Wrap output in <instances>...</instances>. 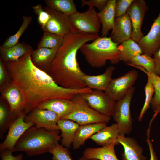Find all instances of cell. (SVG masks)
I'll return each mask as SVG.
<instances>
[{"instance_id":"obj_1","label":"cell","mask_w":160,"mask_h":160,"mask_svg":"<svg viewBox=\"0 0 160 160\" xmlns=\"http://www.w3.org/2000/svg\"><path fill=\"white\" fill-rule=\"evenodd\" d=\"M32 51L16 61L4 62L11 81L23 96V112L25 116L47 100L56 98L72 100L77 95L91 91L87 87L73 89L59 85L48 74L33 64L31 57Z\"/></svg>"},{"instance_id":"obj_2","label":"cell","mask_w":160,"mask_h":160,"mask_svg":"<svg viewBox=\"0 0 160 160\" xmlns=\"http://www.w3.org/2000/svg\"><path fill=\"white\" fill-rule=\"evenodd\" d=\"M100 37L98 34L71 33L64 37L47 73L63 87L80 89L87 87L82 78L85 73L79 67L77 53L83 45Z\"/></svg>"},{"instance_id":"obj_3","label":"cell","mask_w":160,"mask_h":160,"mask_svg":"<svg viewBox=\"0 0 160 160\" xmlns=\"http://www.w3.org/2000/svg\"><path fill=\"white\" fill-rule=\"evenodd\" d=\"M60 130L39 127L35 125L27 129L16 143L13 152H25L29 156L43 154L59 143Z\"/></svg>"},{"instance_id":"obj_4","label":"cell","mask_w":160,"mask_h":160,"mask_svg":"<svg viewBox=\"0 0 160 160\" xmlns=\"http://www.w3.org/2000/svg\"><path fill=\"white\" fill-rule=\"evenodd\" d=\"M119 45L110 37H100L90 43L85 44L79 50L90 66L100 68L105 66L108 60L113 64L119 63Z\"/></svg>"},{"instance_id":"obj_5","label":"cell","mask_w":160,"mask_h":160,"mask_svg":"<svg viewBox=\"0 0 160 160\" xmlns=\"http://www.w3.org/2000/svg\"><path fill=\"white\" fill-rule=\"evenodd\" d=\"M75 107L73 111L63 119L72 120L79 125L94 123H108L111 117L102 115L92 108L81 94L72 99Z\"/></svg>"},{"instance_id":"obj_6","label":"cell","mask_w":160,"mask_h":160,"mask_svg":"<svg viewBox=\"0 0 160 160\" xmlns=\"http://www.w3.org/2000/svg\"><path fill=\"white\" fill-rule=\"evenodd\" d=\"M69 20L72 33L98 34L101 23L94 7H89L84 12L78 11L70 16Z\"/></svg>"},{"instance_id":"obj_7","label":"cell","mask_w":160,"mask_h":160,"mask_svg":"<svg viewBox=\"0 0 160 160\" xmlns=\"http://www.w3.org/2000/svg\"><path fill=\"white\" fill-rule=\"evenodd\" d=\"M135 89L132 87L123 98L116 102L112 116L117 125L120 135L129 134L132 130L130 104Z\"/></svg>"},{"instance_id":"obj_8","label":"cell","mask_w":160,"mask_h":160,"mask_svg":"<svg viewBox=\"0 0 160 160\" xmlns=\"http://www.w3.org/2000/svg\"><path fill=\"white\" fill-rule=\"evenodd\" d=\"M138 75L137 71L132 70L120 77L112 79L105 92L116 102L122 99L133 87Z\"/></svg>"},{"instance_id":"obj_9","label":"cell","mask_w":160,"mask_h":160,"mask_svg":"<svg viewBox=\"0 0 160 160\" xmlns=\"http://www.w3.org/2000/svg\"><path fill=\"white\" fill-rule=\"evenodd\" d=\"M89 105L99 113L107 116H112L116 102L105 92L92 89L90 92L81 94Z\"/></svg>"},{"instance_id":"obj_10","label":"cell","mask_w":160,"mask_h":160,"mask_svg":"<svg viewBox=\"0 0 160 160\" xmlns=\"http://www.w3.org/2000/svg\"><path fill=\"white\" fill-rule=\"evenodd\" d=\"M43 9L50 15L49 19L42 29L44 32L63 38L71 33L69 16L47 6Z\"/></svg>"},{"instance_id":"obj_11","label":"cell","mask_w":160,"mask_h":160,"mask_svg":"<svg viewBox=\"0 0 160 160\" xmlns=\"http://www.w3.org/2000/svg\"><path fill=\"white\" fill-rule=\"evenodd\" d=\"M149 9L145 0H134L127 12L132 25L131 39L137 43L144 36L141 27L145 13Z\"/></svg>"},{"instance_id":"obj_12","label":"cell","mask_w":160,"mask_h":160,"mask_svg":"<svg viewBox=\"0 0 160 160\" xmlns=\"http://www.w3.org/2000/svg\"><path fill=\"white\" fill-rule=\"evenodd\" d=\"M60 118L54 112L48 110L36 108L25 116V122H31L39 127L53 130H60L57 122Z\"/></svg>"},{"instance_id":"obj_13","label":"cell","mask_w":160,"mask_h":160,"mask_svg":"<svg viewBox=\"0 0 160 160\" xmlns=\"http://www.w3.org/2000/svg\"><path fill=\"white\" fill-rule=\"evenodd\" d=\"M25 116L23 112L21 113L11 125L4 140L0 144V152L6 149H10L13 152L16 143L23 133L35 125L32 122H25Z\"/></svg>"},{"instance_id":"obj_14","label":"cell","mask_w":160,"mask_h":160,"mask_svg":"<svg viewBox=\"0 0 160 160\" xmlns=\"http://www.w3.org/2000/svg\"><path fill=\"white\" fill-rule=\"evenodd\" d=\"M138 44L143 54L150 57L158 50L160 47V12L154 20L149 32L140 39Z\"/></svg>"},{"instance_id":"obj_15","label":"cell","mask_w":160,"mask_h":160,"mask_svg":"<svg viewBox=\"0 0 160 160\" xmlns=\"http://www.w3.org/2000/svg\"><path fill=\"white\" fill-rule=\"evenodd\" d=\"M0 92L13 112L18 115L23 112V96L18 88L12 81L2 84Z\"/></svg>"},{"instance_id":"obj_16","label":"cell","mask_w":160,"mask_h":160,"mask_svg":"<svg viewBox=\"0 0 160 160\" xmlns=\"http://www.w3.org/2000/svg\"><path fill=\"white\" fill-rule=\"evenodd\" d=\"M132 27L131 20L127 13L115 18L110 37L114 42L121 44L131 38Z\"/></svg>"},{"instance_id":"obj_17","label":"cell","mask_w":160,"mask_h":160,"mask_svg":"<svg viewBox=\"0 0 160 160\" xmlns=\"http://www.w3.org/2000/svg\"><path fill=\"white\" fill-rule=\"evenodd\" d=\"M75 104L72 100L56 98L50 99L41 103L36 108L51 111L63 119L74 110Z\"/></svg>"},{"instance_id":"obj_18","label":"cell","mask_w":160,"mask_h":160,"mask_svg":"<svg viewBox=\"0 0 160 160\" xmlns=\"http://www.w3.org/2000/svg\"><path fill=\"white\" fill-rule=\"evenodd\" d=\"M117 142L123 146L124 151L122 154V160H146L143 155V148L134 138L119 135Z\"/></svg>"},{"instance_id":"obj_19","label":"cell","mask_w":160,"mask_h":160,"mask_svg":"<svg viewBox=\"0 0 160 160\" xmlns=\"http://www.w3.org/2000/svg\"><path fill=\"white\" fill-rule=\"evenodd\" d=\"M115 68L111 65L102 74L91 76L85 74L82 76L83 80L87 87L105 92L113 79L112 77Z\"/></svg>"},{"instance_id":"obj_20","label":"cell","mask_w":160,"mask_h":160,"mask_svg":"<svg viewBox=\"0 0 160 160\" xmlns=\"http://www.w3.org/2000/svg\"><path fill=\"white\" fill-rule=\"evenodd\" d=\"M58 49L41 48L33 50L31 56L32 61L36 67L47 73Z\"/></svg>"},{"instance_id":"obj_21","label":"cell","mask_w":160,"mask_h":160,"mask_svg":"<svg viewBox=\"0 0 160 160\" xmlns=\"http://www.w3.org/2000/svg\"><path fill=\"white\" fill-rule=\"evenodd\" d=\"M107 126V124L94 123L79 125L76 129L74 141L73 148L76 149L84 145L86 140Z\"/></svg>"},{"instance_id":"obj_22","label":"cell","mask_w":160,"mask_h":160,"mask_svg":"<svg viewBox=\"0 0 160 160\" xmlns=\"http://www.w3.org/2000/svg\"><path fill=\"white\" fill-rule=\"evenodd\" d=\"M120 135L117 124L114 123L103 128L90 137L91 139L98 145L104 146L113 142L116 145L119 144L117 139Z\"/></svg>"},{"instance_id":"obj_23","label":"cell","mask_w":160,"mask_h":160,"mask_svg":"<svg viewBox=\"0 0 160 160\" xmlns=\"http://www.w3.org/2000/svg\"><path fill=\"white\" fill-rule=\"evenodd\" d=\"M115 142L99 148H88L83 153V156L87 159H93L99 160H119L115 152Z\"/></svg>"},{"instance_id":"obj_24","label":"cell","mask_w":160,"mask_h":160,"mask_svg":"<svg viewBox=\"0 0 160 160\" xmlns=\"http://www.w3.org/2000/svg\"><path fill=\"white\" fill-rule=\"evenodd\" d=\"M116 0H108L105 7L98 12L102 29L101 37H107L112 30L115 19V7Z\"/></svg>"},{"instance_id":"obj_25","label":"cell","mask_w":160,"mask_h":160,"mask_svg":"<svg viewBox=\"0 0 160 160\" xmlns=\"http://www.w3.org/2000/svg\"><path fill=\"white\" fill-rule=\"evenodd\" d=\"M57 124L61 131V144L68 148L74 141L76 131L79 125L74 121L67 119L59 120Z\"/></svg>"},{"instance_id":"obj_26","label":"cell","mask_w":160,"mask_h":160,"mask_svg":"<svg viewBox=\"0 0 160 160\" xmlns=\"http://www.w3.org/2000/svg\"><path fill=\"white\" fill-rule=\"evenodd\" d=\"M33 50L32 48L24 42L18 43L8 48L0 47L2 60L4 62L16 61L28 52Z\"/></svg>"},{"instance_id":"obj_27","label":"cell","mask_w":160,"mask_h":160,"mask_svg":"<svg viewBox=\"0 0 160 160\" xmlns=\"http://www.w3.org/2000/svg\"><path fill=\"white\" fill-rule=\"evenodd\" d=\"M118 47L120 52V61H122L128 63L133 58L143 54L138 44L131 38L123 42Z\"/></svg>"},{"instance_id":"obj_28","label":"cell","mask_w":160,"mask_h":160,"mask_svg":"<svg viewBox=\"0 0 160 160\" xmlns=\"http://www.w3.org/2000/svg\"><path fill=\"white\" fill-rule=\"evenodd\" d=\"M13 112L9 106L7 107L1 103L0 105V137L3 135L19 116Z\"/></svg>"},{"instance_id":"obj_29","label":"cell","mask_w":160,"mask_h":160,"mask_svg":"<svg viewBox=\"0 0 160 160\" xmlns=\"http://www.w3.org/2000/svg\"><path fill=\"white\" fill-rule=\"evenodd\" d=\"M47 6L70 16L78 11L73 0H45Z\"/></svg>"},{"instance_id":"obj_30","label":"cell","mask_w":160,"mask_h":160,"mask_svg":"<svg viewBox=\"0 0 160 160\" xmlns=\"http://www.w3.org/2000/svg\"><path fill=\"white\" fill-rule=\"evenodd\" d=\"M64 38L47 32H44L42 38L37 45V48H47L58 49L62 45Z\"/></svg>"},{"instance_id":"obj_31","label":"cell","mask_w":160,"mask_h":160,"mask_svg":"<svg viewBox=\"0 0 160 160\" xmlns=\"http://www.w3.org/2000/svg\"><path fill=\"white\" fill-rule=\"evenodd\" d=\"M23 21L21 26L14 35L9 37L1 46L4 48L13 47L19 43V40L31 23L32 17L29 16H23Z\"/></svg>"},{"instance_id":"obj_32","label":"cell","mask_w":160,"mask_h":160,"mask_svg":"<svg viewBox=\"0 0 160 160\" xmlns=\"http://www.w3.org/2000/svg\"><path fill=\"white\" fill-rule=\"evenodd\" d=\"M128 64L143 68L148 72L154 73L155 65L153 58L146 54L138 55L133 58Z\"/></svg>"},{"instance_id":"obj_33","label":"cell","mask_w":160,"mask_h":160,"mask_svg":"<svg viewBox=\"0 0 160 160\" xmlns=\"http://www.w3.org/2000/svg\"><path fill=\"white\" fill-rule=\"evenodd\" d=\"M146 73L147 76L148 80L144 88L145 100L144 105L138 117L139 121H141L144 114L149 108L154 93V86L151 79L148 74Z\"/></svg>"},{"instance_id":"obj_34","label":"cell","mask_w":160,"mask_h":160,"mask_svg":"<svg viewBox=\"0 0 160 160\" xmlns=\"http://www.w3.org/2000/svg\"><path fill=\"white\" fill-rule=\"evenodd\" d=\"M142 70L145 73H147L150 76L154 88V95L152 100L151 105L154 111L160 105V77L153 73L147 72L143 68L139 66L136 67Z\"/></svg>"},{"instance_id":"obj_35","label":"cell","mask_w":160,"mask_h":160,"mask_svg":"<svg viewBox=\"0 0 160 160\" xmlns=\"http://www.w3.org/2000/svg\"><path fill=\"white\" fill-rule=\"evenodd\" d=\"M49 152L52 155V160H72L68 148L59 143L52 148Z\"/></svg>"},{"instance_id":"obj_36","label":"cell","mask_w":160,"mask_h":160,"mask_svg":"<svg viewBox=\"0 0 160 160\" xmlns=\"http://www.w3.org/2000/svg\"><path fill=\"white\" fill-rule=\"evenodd\" d=\"M32 7L34 12L38 15V21L42 29L49 19L50 15L44 9L41 4L32 6Z\"/></svg>"},{"instance_id":"obj_37","label":"cell","mask_w":160,"mask_h":160,"mask_svg":"<svg viewBox=\"0 0 160 160\" xmlns=\"http://www.w3.org/2000/svg\"><path fill=\"white\" fill-rule=\"evenodd\" d=\"M134 0H117L115 4V17L121 16L127 12Z\"/></svg>"},{"instance_id":"obj_38","label":"cell","mask_w":160,"mask_h":160,"mask_svg":"<svg viewBox=\"0 0 160 160\" xmlns=\"http://www.w3.org/2000/svg\"><path fill=\"white\" fill-rule=\"evenodd\" d=\"M108 0H81V7H83L85 5L89 7H97L99 12L102 11L106 6Z\"/></svg>"},{"instance_id":"obj_39","label":"cell","mask_w":160,"mask_h":160,"mask_svg":"<svg viewBox=\"0 0 160 160\" xmlns=\"http://www.w3.org/2000/svg\"><path fill=\"white\" fill-rule=\"evenodd\" d=\"M12 151L9 149H6L0 152L1 160H23L22 155L19 154L16 156L12 155Z\"/></svg>"},{"instance_id":"obj_40","label":"cell","mask_w":160,"mask_h":160,"mask_svg":"<svg viewBox=\"0 0 160 160\" xmlns=\"http://www.w3.org/2000/svg\"><path fill=\"white\" fill-rule=\"evenodd\" d=\"M151 124H149L148 127L147 131V138L146 140L148 146L150 155V159L149 160H158L157 156L153 148V145L150 139V134Z\"/></svg>"},{"instance_id":"obj_41","label":"cell","mask_w":160,"mask_h":160,"mask_svg":"<svg viewBox=\"0 0 160 160\" xmlns=\"http://www.w3.org/2000/svg\"><path fill=\"white\" fill-rule=\"evenodd\" d=\"M153 55V59L155 65L154 73L160 76V47Z\"/></svg>"},{"instance_id":"obj_42","label":"cell","mask_w":160,"mask_h":160,"mask_svg":"<svg viewBox=\"0 0 160 160\" xmlns=\"http://www.w3.org/2000/svg\"><path fill=\"white\" fill-rule=\"evenodd\" d=\"M4 65L2 61L0 60V83L1 85L3 83L5 79V70Z\"/></svg>"},{"instance_id":"obj_43","label":"cell","mask_w":160,"mask_h":160,"mask_svg":"<svg viewBox=\"0 0 160 160\" xmlns=\"http://www.w3.org/2000/svg\"><path fill=\"white\" fill-rule=\"evenodd\" d=\"M154 114L153 116V117L154 118H155L156 117L157 115L159 113H160V105L156 110L154 111Z\"/></svg>"},{"instance_id":"obj_44","label":"cell","mask_w":160,"mask_h":160,"mask_svg":"<svg viewBox=\"0 0 160 160\" xmlns=\"http://www.w3.org/2000/svg\"><path fill=\"white\" fill-rule=\"evenodd\" d=\"M79 160H99L97 159H87L85 158L83 156H82L80 157V158H79Z\"/></svg>"},{"instance_id":"obj_45","label":"cell","mask_w":160,"mask_h":160,"mask_svg":"<svg viewBox=\"0 0 160 160\" xmlns=\"http://www.w3.org/2000/svg\"></svg>"}]
</instances>
